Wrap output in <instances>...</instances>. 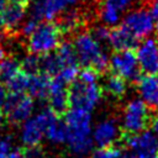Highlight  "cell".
<instances>
[{
	"label": "cell",
	"instance_id": "cell-1",
	"mask_svg": "<svg viewBox=\"0 0 158 158\" xmlns=\"http://www.w3.org/2000/svg\"><path fill=\"white\" fill-rule=\"evenodd\" d=\"M64 122L67 126V143L69 152L75 158H85L93 148V137L90 135L91 116L83 109L72 107L65 111Z\"/></svg>",
	"mask_w": 158,
	"mask_h": 158
},
{
	"label": "cell",
	"instance_id": "cell-2",
	"mask_svg": "<svg viewBox=\"0 0 158 158\" xmlns=\"http://www.w3.org/2000/svg\"><path fill=\"white\" fill-rule=\"evenodd\" d=\"M98 75L95 70L89 68L78 73V77L67 89L69 106L86 111L96 106L102 95V89L98 84Z\"/></svg>",
	"mask_w": 158,
	"mask_h": 158
},
{
	"label": "cell",
	"instance_id": "cell-3",
	"mask_svg": "<svg viewBox=\"0 0 158 158\" xmlns=\"http://www.w3.org/2000/svg\"><path fill=\"white\" fill-rule=\"evenodd\" d=\"M73 47L79 64L95 70L98 74L107 70L110 59L90 32H79L74 38Z\"/></svg>",
	"mask_w": 158,
	"mask_h": 158
},
{
	"label": "cell",
	"instance_id": "cell-4",
	"mask_svg": "<svg viewBox=\"0 0 158 158\" xmlns=\"http://www.w3.org/2000/svg\"><path fill=\"white\" fill-rule=\"evenodd\" d=\"M63 32L56 22H40L27 36V49L30 53L42 56L57 49L60 44Z\"/></svg>",
	"mask_w": 158,
	"mask_h": 158
},
{
	"label": "cell",
	"instance_id": "cell-5",
	"mask_svg": "<svg viewBox=\"0 0 158 158\" xmlns=\"http://www.w3.org/2000/svg\"><path fill=\"white\" fill-rule=\"evenodd\" d=\"M151 120L148 106L141 99H133L128 101L123 109L121 128L126 135L139 133L147 130Z\"/></svg>",
	"mask_w": 158,
	"mask_h": 158
},
{
	"label": "cell",
	"instance_id": "cell-6",
	"mask_svg": "<svg viewBox=\"0 0 158 158\" xmlns=\"http://www.w3.org/2000/svg\"><path fill=\"white\" fill-rule=\"evenodd\" d=\"M58 115H56L51 109H44L38 112L35 117L26 120L21 127V141L27 146H36L40 144L43 136L46 135V130L51 121Z\"/></svg>",
	"mask_w": 158,
	"mask_h": 158
},
{
	"label": "cell",
	"instance_id": "cell-7",
	"mask_svg": "<svg viewBox=\"0 0 158 158\" xmlns=\"http://www.w3.org/2000/svg\"><path fill=\"white\" fill-rule=\"evenodd\" d=\"M33 111V100L25 94L10 93L4 102V115L11 125L23 123Z\"/></svg>",
	"mask_w": 158,
	"mask_h": 158
},
{
	"label": "cell",
	"instance_id": "cell-8",
	"mask_svg": "<svg viewBox=\"0 0 158 158\" xmlns=\"http://www.w3.org/2000/svg\"><path fill=\"white\" fill-rule=\"evenodd\" d=\"M109 67L111 68L112 73L120 75L125 80L137 81V79L139 78L141 70L138 67L136 53L132 49L115 51V53L110 58Z\"/></svg>",
	"mask_w": 158,
	"mask_h": 158
},
{
	"label": "cell",
	"instance_id": "cell-9",
	"mask_svg": "<svg viewBox=\"0 0 158 158\" xmlns=\"http://www.w3.org/2000/svg\"><path fill=\"white\" fill-rule=\"evenodd\" d=\"M127 31H130L137 40L144 38L154 30V19L151 15L148 7H138L126 14L121 23Z\"/></svg>",
	"mask_w": 158,
	"mask_h": 158
},
{
	"label": "cell",
	"instance_id": "cell-10",
	"mask_svg": "<svg viewBox=\"0 0 158 158\" xmlns=\"http://www.w3.org/2000/svg\"><path fill=\"white\" fill-rule=\"evenodd\" d=\"M26 6L27 4L22 1L9 0V2L0 12L2 30L7 36H14L21 30L26 15Z\"/></svg>",
	"mask_w": 158,
	"mask_h": 158
},
{
	"label": "cell",
	"instance_id": "cell-11",
	"mask_svg": "<svg viewBox=\"0 0 158 158\" xmlns=\"http://www.w3.org/2000/svg\"><path fill=\"white\" fill-rule=\"evenodd\" d=\"M121 142L126 144L132 151L133 154H142V156L158 154V137L147 130L135 135L123 133Z\"/></svg>",
	"mask_w": 158,
	"mask_h": 158
},
{
	"label": "cell",
	"instance_id": "cell-12",
	"mask_svg": "<svg viewBox=\"0 0 158 158\" xmlns=\"http://www.w3.org/2000/svg\"><path fill=\"white\" fill-rule=\"evenodd\" d=\"M139 70L147 75L158 74V41L154 38H146L136 52Z\"/></svg>",
	"mask_w": 158,
	"mask_h": 158
},
{
	"label": "cell",
	"instance_id": "cell-13",
	"mask_svg": "<svg viewBox=\"0 0 158 158\" xmlns=\"http://www.w3.org/2000/svg\"><path fill=\"white\" fill-rule=\"evenodd\" d=\"M123 131L118 126L117 121L112 117L101 120L93 133V141L99 147H111L117 142H121Z\"/></svg>",
	"mask_w": 158,
	"mask_h": 158
},
{
	"label": "cell",
	"instance_id": "cell-14",
	"mask_svg": "<svg viewBox=\"0 0 158 158\" xmlns=\"http://www.w3.org/2000/svg\"><path fill=\"white\" fill-rule=\"evenodd\" d=\"M132 0H99L98 17L105 26H116L123 12L128 11Z\"/></svg>",
	"mask_w": 158,
	"mask_h": 158
},
{
	"label": "cell",
	"instance_id": "cell-15",
	"mask_svg": "<svg viewBox=\"0 0 158 158\" xmlns=\"http://www.w3.org/2000/svg\"><path fill=\"white\" fill-rule=\"evenodd\" d=\"M68 5V0H36L30 9L28 19L37 22L49 21L58 16Z\"/></svg>",
	"mask_w": 158,
	"mask_h": 158
},
{
	"label": "cell",
	"instance_id": "cell-16",
	"mask_svg": "<svg viewBox=\"0 0 158 158\" xmlns=\"http://www.w3.org/2000/svg\"><path fill=\"white\" fill-rule=\"evenodd\" d=\"M67 86H68V84H65L57 75H54L53 79H51L48 100H49V109L56 115L65 114V111H67V109L69 106Z\"/></svg>",
	"mask_w": 158,
	"mask_h": 158
},
{
	"label": "cell",
	"instance_id": "cell-17",
	"mask_svg": "<svg viewBox=\"0 0 158 158\" xmlns=\"http://www.w3.org/2000/svg\"><path fill=\"white\" fill-rule=\"evenodd\" d=\"M137 91L141 100L153 111H158V79L154 75H143L137 79Z\"/></svg>",
	"mask_w": 158,
	"mask_h": 158
},
{
	"label": "cell",
	"instance_id": "cell-18",
	"mask_svg": "<svg viewBox=\"0 0 158 158\" xmlns=\"http://www.w3.org/2000/svg\"><path fill=\"white\" fill-rule=\"evenodd\" d=\"M88 19L89 16L85 14V11L79 10V9H72L62 14L57 23L59 28L62 30L63 35L75 33L88 23Z\"/></svg>",
	"mask_w": 158,
	"mask_h": 158
},
{
	"label": "cell",
	"instance_id": "cell-19",
	"mask_svg": "<svg viewBox=\"0 0 158 158\" xmlns=\"http://www.w3.org/2000/svg\"><path fill=\"white\" fill-rule=\"evenodd\" d=\"M109 43L115 51L133 49L135 47H137V38L122 25H120L110 30Z\"/></svg>",
	"mask_w": 158,
	"mask_h": 158
},
{
	"label": "cell",
	"instance_id": "cell-20",
	"mask_svg": "<svg viewBox=\"0 0 158 158\" xmlns=\"http://www.w3.org/2000/svg\"><path fill=\"white\" fill-rule=\"evenodd\" d=\"M49 85H51V77L42 72H38L36 74L30 75L27 90L31 94V98L43 100L48 98Z\"/></svg>",
	"mask_w": 158,
	"mask_h": 158
},
{
	"label": "cell",
	"instance_id": "cell-21",
	"mask_svg": "<svg viewBox=\"0 0 158 158\" xmlns=\"http://www.w3.org/2000/svg\"><path fill=\"white\" fill-rule=\"evenodd\" d=\"M104 90L112 99H121L127 91L126 80L123 78H121L120 75L112 73V74L107 75L105 79Z\"/></svg>",
	"mask_w": 158,
	"mask_h": 158
},
{
	"label": "cell",
	"instance_id": "cell-22",
	"mask_svg": "<svg viewBox=\"0 0 158 158\" xmlns=\"http://www.w3.org/2000/svg\"><path fill=\"white\" fill-rule=\"evenodd\" d=\"M62 68L63 64L56 52H49L40 56V72L49 77H54L60 72Z\"/></svg>",
	"mask_w": 158,
	"mask_h": 158
},
{
	"label": "cell",
	"instance_id": "cell-23",
	"mask_svg": "<svg viewBox=\"0 0 158 158\" xmlns=\"http://www.w3.org/2000/svg\"><path fill=\"white\" fill-rule=\"evenodd\" d=\"M46 136L51 142H53L56 144L64 143L67 141V126H65V122L62 121L58 116H56L51 121V123L48 125V127L46 130Z\"/></svg>",
	"mask_w": 158,
	"mask_h": 158
},
{
	"label": "cell",
	"instance_id": "cell-24",
	"mask_svg": "<svg viewBox=\"0 0 158 158\" xmlns=\"http://www.w3.org/2000/svg\"><path fill=\"white\" fill-rule=\"evenodd\" d=\"M57 56L59 57L63 67L67 65H78V59L75 54V49L72 43L69 42H60L56 51Z\"/></svg>",
	"mask_w": 158,
	"mask_h": 158
},
{
	"label": "cell",
	"instance_id": "cell-25",
	"mask_svg": "<svg viewBox=\"0 0 158 158\" xmlns=\"http://www.w3.org/2000/svg\"><path fill=\"white\" fill-rule=\"evenodd\" d=\"M21 70L20 63L15 58H4L0 60V80L2 83H7L11 78H14Z\"/></svg>",
	"mask_w": 158,
	"mask_h": 158
},
{
	"label": "cell",
	"instance_id": "cell-26",
	"mask_svg": "<svg viewBox=\"0 0 158 158\" xmlns=\"http://www.w3.org/2000/svg\"><path fill=\"white\" fill-rule=\"evenodd\" d=\"M28 79L30 75L23 73L22 70H20L14 78H11L7 83H6V88L10 93L14 94H23L27 90L28 86Z\"/></svg>",
	"mask_w": 158,
	"mask_h": 158
},
{
	"label": "cell",
	"instance_id": "cell-27",
	"mask_svg": "<svg viewBox=\"0 0 158 158\" xmlns=\"http://www.w3.org/2000/svg\"><path fill=\"white\" fill-rule=\"evenodd\" d=\"M20 68L23 73L32 75L40 72V56L30 53L28 56L23 57V59L20 62Z\"/></svg>",
	"mask_w": 158,
	"mask_h": 158
},
{
	"label": "cell",
	"instance_id": "cell-28",
	"mask_svg": "<svg viewBox=\"0 0 158 158\" xmlns=\"http://www.w3.org/2000/svg\"><path fill=\"white\" fill-rule=\"evenodd\" d=\"M89 158H130V156L125 154L120 148L111 146V147H99V149L94 151Z\"/></svg>",
	"mask_w": 158,
	"mask_h": 158
},
{
	"label": "cell",
	"instance_id": "cell-29",
	"mask_svg": "<svg viewBox=\"0 0 158 158\" xmlns=\"http://www.w3.org/2000/svg\"><path fill=\"white\" fill-rule=\"evenodd\" d=\"M90 35L99 42V43H104V42H109V37H110V28L105 25H99L91 28Z\"/></svg>",
	"mask_w": 158,
	"mask_h": 158
},
{
	"label": "cell",
	"instance_id": "cell-30",
	"mask_svg": "<svg viewBox=\"0 0 158 158\" xmlns=\"http://www.w3.org/2000/svg\"><path fill=\"white\" fill-rule=\"evenodd\" d=\"M23 158H46V152L44 149L40 146H27L25 149H21Z\"/></svg>",
	"mask_w": 158,
	"mask_h": 158
},
{
	"label": "cell",
	"instance_id": "cell-31",
	"mask_svg": "<svg viewBox=\"0 0 158 158\" xmlns=\"http://www.w3.org/2000/svg\"><path fill=\"white\" fill-rule=\"evenodd\" d=\"M12 137L6 136L0 139V158H7L12 152Z\"/></svg>",
	"mask_w": 158,
	"mask_h": 158
},
{
	"label": "cell",
	"instance_id": "cell-32",
	"mask_svg": "<svg viewBox=\"0 0 158 158\" xmlns=\"http://www.w3.org/2000/svg\"><path fill=\"white\" fill-rule=\"evenodd\" d=\"M7 98V89L0 83V107L4 106V102Z\"/></svg>",
	"mask_w": 158,
	"mask_h": 158
},
{
	"label": "cell",
	"instance_id": "cell-33",
	"mask_svg": "<svg viewBox=\"0 0 158 158\" xmlns=\"http://www.w3.org/2000/svg\"><path fill=\"white\" fill-rule=\"evenodd\" d=\"M151 127H152V131L153 133L158 137V114L151 120Z\"/></svg>",
	"mask_w": 158,
	"mask_h": 158
},
{
	"label": "cell",
	"instance_id": "cell-34",
	"mask_svg": "<svg viewBox=\"0 0 158 158\" xmlns=\"http://www.w3.org/2000/svg\"><path fill=\"white\" fill-rule=\"evenodd\" d=\"M7 158H23V154H22V151L21 149H14L10 156Z\"/></svg>",
	"mask_w": 158,
	"mask_h": 158
},
{
	"label": "cell",
	"instance_id": "cell-35",
	"mask_svg": "<svg viewBox=\"0 0 158 158\" xmlns=\"http://www.w3.org/2000/svg\"><path fill=\"white\" fill-rule=\"evenodd\" d=\"M5 57H6V52H5L4 47H2V46H0V60H2Z\"/></svg>",
	"mask_w": 158,
	"mask_h": 158
},
{
	"label": "cell",
	"instance_id": "cell-36",
	"mask_svg": "<svg viewBox=\"0 0 158 158\" xmlns=\"http://www.w3.org/2000/svg\"><path fill=\"white\" fill-rule=\"evenodd\" d=\"M4 121H5V115H4V111L0 107V126L4 123Z\"/></svg>",
	"mask_w": 158,
	"mask_h": 158
},
{
	"label": "cell",
	"instance_id": "cell-37",
	"mask_svg": "<svg viewBox=\"0 0 158 158\" xmlns=\"http://www.w3.org/2000/svg\"><path fill=\"white\" fill-rule=\"evenodd\" d=\"M7 1H9V0H0V12H1L2 9L5 7V5L7 4Z\"/></svg>",
	"mask_w": 158,
	"mask_h": 158
},
{
	"label": "cell",
	"instance_id": "cell-38",
	"mask_svg": "<svg viewBox=\"0 0 158 158\" xmlns=\"http://www.w3.org/2000/svg\"><path fill=\"white\" fill-rule=\"evenodd\" d=\"M79 0H68V4H75V2H78Z\"/></svg>",
	"mask_w": 158,
	"mask_h": 158
},
{
	"label": "cell",
	"instance_id": "cell-39",
	"mask_svg": "<svg viewBox=\"0 0 158 158\" xmlns=\"http://www.w3.org/2000/svg\"><path fill=\"white\" fill-rule=\"evenodd\" d=\"M16 1H22V2L27 4V2H30V1H33V0H16Z\"/></svg>",
	"mask_w": 158,
	"mask_h": 158
},
{
	"label": "cell",
	"instance_id": "cell-40",
	"mask_svg": "<svg viewBox=\"0 0 158 158\" xmlns=\"http://www.w3.org/2000/svg\"><path fill=\"white\" fill-rule=\"evenodd\" d=\"M156 30H157V32H158V20H157V23H156Z\"/></svg>",
	"mask_w": 158,
	"mask_h": 158
},
{
	"label": "cell",
	"instance_id": "cell-41",
	"mask_svg": "<svg viewBox=\"0 0 158 158\" xmlns=\"http://www.w3.org/2000/svg\"><path fill=\"white\" fill-rule=\"evenodd\" d=\"M2 30V25H1V20H0V31Z\"/></svg>",
	"mask_w": 158,
	"mask_h": 158
},
{
	"label": "cell",
	"instance_id": "cell-42",
	"mask_svg": "<svg viewBox=\"0 0 158 158\" xmlns=\"http://www.w3.org/2000/svg\"><path fill=\"white\" fill-rule=\"evenodd\" d=\"M153 1H158V0H153Z\"/></svg>",
	"mask_w": 158,
	"mask_h": 158
},
{
	"label": "cell",
	"instance_id": "cell-43",
	"mask_svg": "<svg viewBox=\"0 0 158 158\" xmlns=\"http://www.w3.org/2000/svg\"><path fill=\"white\" fill-rule=\"evenodd\" d=\"M157 79H158V78H157Z\"/></svg>",
	"mask_w": 158,
	"mask_h": 158
}]
</instances>
